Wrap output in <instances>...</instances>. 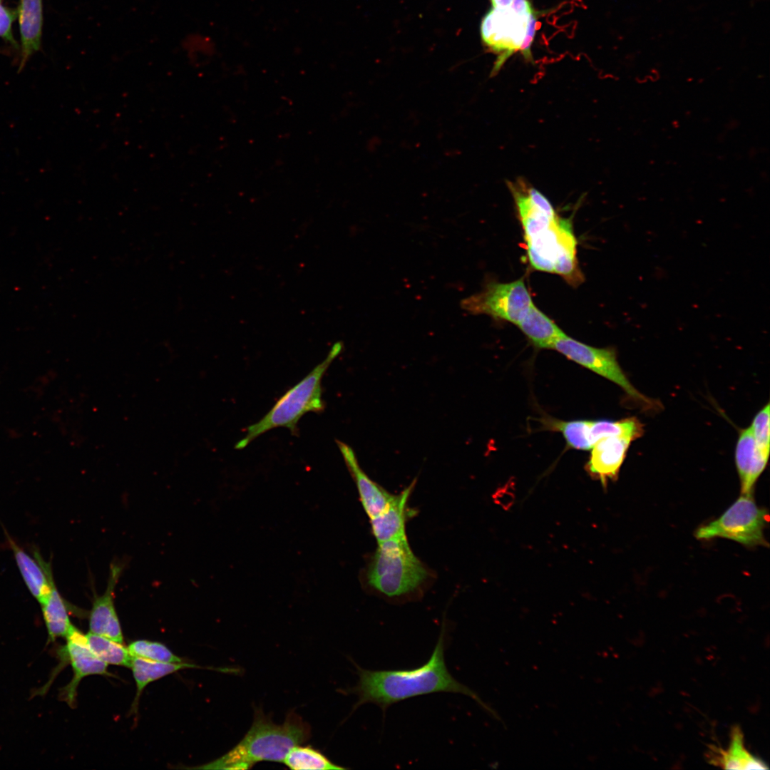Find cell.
Listing matches in <instances>:
<instances>
[{
	"instance_id": "1",
	"label": "cell",
	"mask_w": 770,
	"mask_h": 770,
	"mask_svg": "<svg viewBox=\"0 0 770 770\" xmlns=\"http://www.w3.org/2000/svg\"><path fill=\"white\" fill-rule=\"evenodd\" d=\"M512 195L530 266L559 274L572 284L581 282L577 240L570 219L560 217L549 200L533 187L516 189Z\"/></svg>"
},
{
	"instance_id": "2",
	"label": "cell",
	"mask_w": 770,
	"mask_h": 770,
	"mask_svg": "<svg viewBox=\"0 0 770 770\" xmlns=\"http://www.w3.org/2000/svg\"><path fill=\"white\" fill-rule=\"evenodd\" d=\"M446 641L443 626L429 660L416 669L374 671L356 665L358 682L346 690L358 697L354 709L373 703L384 712L391 704L409 698L436 692H451L470 697L498 719L497 714L476 692L457 681L448 672L444 657Z\"/></svg>"
},
{
	"instance_id": "3",
	"label": "cell",
	"mask_w": 770,
	"mask_h": 770,
	"mask_svg": "<svg viewBox=\"0 0 770 770\" xmlns=\"http://www.w3.org/2000/svg\"><path fill=\"white\" fill-rule=\"evenodd\" d=\"M310 736L309 725L295 712L287 714L284 722L277 724L261 709H255L250 729L235 746L221 757L195 768L247 769L260 761L283 762L294 746L304 743Z\"/></svg>"
},
{
	"instance_id": "4",
	"label": "cell",
	"mask_w": 770,
	"mask_h": 770,
	"mask_svg": "<svg viewBox=\"0 0 770 770\" xmlns=\"http://www.w3.org/2000/svg\"><path fill=\"white\" fill-rule=\"evenodd\" d=\"M342 349L341 342L334 343L321 363L288 389L260 421L247 427L245 436L236 443L235 448L242 449L260 435L278 427L287 428L292 434L297 436L298 422L305 414L322 412L325 403L322 399V380Z\"/></svg>"
},
{
	"instance_id": "5",
	"label": "cell",
	"mask_w": 770,
	"mask_h": 770,
	"mask_svg": "<svg viewBox=\"0 0 770 770\" xmlns=\"http://www.w3.org/2000/svg\"><path fill=\"white\" fill-rule=\"evenodd\" d=\"M427 576L426 569L412 552L406 535L378 543L366 578L379 592L396 597L416 590Z\"/></svg>"
},
{
	"instance_id": "6",
	"label": "cell",
	"mask_w": 770,
	"mask_h": 770,
	"mask_svg": "<svg viewBox=\"0 0 770 770\" xmlns=\"http://www.w3.org/2000/svg\"><path fill=\"white\" fill-rule=\"evenodd\" d=\"M768 521L766 510L757 505L753 493H741L718 518L697 528L695 537L723 538L747 547L768 546L764 536Z\"/></svg>"
},
{
	"instance_id": "7",
	"label": "cell",
	"mask_w": 770,
	"mask_h": 770,
	"mask_svg": "<svg viewBox=\"0 0 770 770\" xmlns=\"http://www.w3.org/2000/svg\"><path fill=\"white\" fill-rule=\"evenodd\" d=\"M533 302L524 280L490 282L478 293L463 299L461 308L473 314H486L517 325Z\"/></svg>"
},
{
	"instance_id": "8",
	"label": "cell",
	"mask_w": 770,
	"mask_h": 770,
	"mask_svg": "<svg viewBox=\"0 0 770 770\" xmlns=\"http://www.w3.org/2000/svg\"><path fill=\"white\" fill-rule=\"evenodd\" d=\"M531 14H518L508 7L493 8L485 15L481 24L482 41L498 54L493 72L496 73L509 56L520 51Z\"/></svg>"
},
{
	"instance_id": "9",
	"label": "cell",
	"mask_w": 770,
	"mask_h": 770,
	"mask_svg": "<svg viewBox=\"0 0 770 770\" xmlns=\"http://www.w3.org/2000/svg\"><path fill=\"white\" fill-rule=\"evenodd\" d=\"M552 349L617 384L631 397L651 404V400L641 394L630 384L620 366L613 349L593 347L567 335L557 340Z\"/></svg>"
},
{
	"instance_id": "10",
	"label": "cell",
	"mask_w": 770,
	"mask_h": 770,
	"mask_svg": "<svg viewBox=\"0 0 770 770\" xmlns=\"http://www.w3.org/2000/svg\"><path fill=\"white\" fill-rule=\"evenodd\" d=\"M66 644L61 654L66 656L73 670V677L63 690V696L69 704L74 702L81 680L87 676L108 674L107 664L99 659L90 650L86 635L73 625L66 637Z\"/></svg>"
},
{
	"instance_id": "11",
	"label": "cell",
	"mask_w": 770,
	"mask_h": 770,
	"mask_svg": "<svg viewBox=\"0 0 770 770\" xmlns=\"http://www.w3.org/2000/svg\"><path fill=\"white\" fill-rule=\"evenodd\" d=\"M121 571L120 565H111L106 591L100 596H95L89 615V632L120 643H123V637L115 608L114 594Z\"/></svg>"
},
{
	"instance_id": "12",
	"label": "cell",
	"mask_w": 770,
	"mask_h": 770,
	"mask_svg": "<svg viewBox=\"0 0 770 770\" xmlns=\"http://www.w3.org/2000/svg\"><path fill=\"white\" fill-rule=\"evenodd\" d=\"M628 436H608L598 440L591 448L587 472L606 486L617 478L631 442Z\"/></svg>"
},
{
	"instance_id": "13",
	"label": "cell",
	"mask_w": 770,
	"mask_h": 770,
	"mask_svg": "<svg viewBox=\"0 0 770 770\" xmlns=\"http://www.w3.org/2000/svg\"><path fill=\"white\" fill-rule=\"evenodd\" d=\"M344 461L351 474L364 510L369 518L381 513L393 499L392 495L372 481L360 467L354 450L346 443L337 441Z\"/></svg>"
},
{
	"instance_id": "14",
	"label": "cell",
	"mask_w": 770,
	"mask_h": 770,
	"mask_svg": "<svg viewBox=\"0 0 770 770\" xmlns=\"http://www.w3.org/2000/svg\"><path fill=\"white\" fill-rule=\"evenodd\" d=\"M6 538L27 588L42 604L48 597L54 583L51 564L46 562L38 551L34 552V559L19 546L9 535L6 534Z\"/></svg>"
},
{
	"instance_id": "15",
	"label": "cell",
	"mask_w": 770,
	"mask_h": 770,
	"mask_svg": "<svg viewBox=\"0 0 770 770\" xmlns=\"http://www.w3.org/2000/svg\"><path fill=\"white\" fill-rule=\"evenodd\" d=\"M769 456L758 448L750 427L742 429L735 451L741 493H753L754 486L767 464Z\"/></svg>"
},
{
	"instance_id": "16",
	"label": "cell",
	"mask_w": 770,
	"mask_h": 770,
	"mask_svg": "<svg viewBox=\"0 0 770 770\" xmlns=\"http://www.w3.org/2000/svg\"><path fill=\"white\" fill-rule=\"evenodd\" d=\"M415 481L399 494L394 495L386 508L370 519L372 533L378 543L406 535V504Z\"/></svg>"
},
{
	"instance_id": "17",
	"label": "cell",
	"mask_w": 770,
	"mask_h": 770,
	"mask_svg": "<svg viewBox=\"0 0 770 770\" xmlns=\"http://www.w3.org/2000/svg\"><path fill=\"white\" fill-rule=\"evenodd\" d=\"M17 15L21 41L20 72L31 56L40 48L43 24L42 0H21Z\"/></svg>"
},
{
	"instance_id": "18",
	"label": "cell",
	"mask_w": 770,
	"mask_h": 770,
	"mask_svg": "<svg viewBox=\"0 0 770 770\" xmlns=\"http://www.w3.org/2000/svg\"><path fill=\"white\" fill-rule=\"evenodd\" d=\"M710 762L727 769H766V764L754 756L746 749L742 732L734 727L731 732L728 749L724 750L713 746L710 751Z\"/></svg>"
},
{
	"instance_id": "19",
	"label": "cell",
	"mask_w": 770,
	"mask_h": 770,
	"mask_svg": "<svg viewBox=\"0 0 770 770\" xmlns=\"http://www.w3.org/2000/svg\"><path fill=\"white\" fill-rule=\"evenodd\" d=\"M516 326L538 348L552 349L557 340L566 335L534 304Z\"/></svg>"
},
{
	"instance_id": "20",
	"label": "cell",
	"mask_w": 770,
	"mask_h": 770,
	"mask_svg": "<svg viewBox=\"0 0 770 770\" xmlns=\"http://www.w3.org/2000/svg\"><path fill=\"white\" fill-rule=\"evenodd\" d=\"M41 605L48 640L54 641L58 637H66L73 625L69 619L66 605L55 582L48 597Z\"/></svg>"
},
{
	"instance_id": "21",
	"label": "cell",
	"mask_w": 770,
	"mask_h": 770,
	"mask_svg": "<svg viewBox=\"0 0 770 770\" xmlns=\"http://www.w3.org/2000/svg\"><path fill=\"white\" fill-rule=\"evenodd\" d=\"M194 667V664L185 662H162L133 656L130 668L137 687L136 699L149 683L182 669Z\"/></svg>"
},
{
	"instance_id": "22",
	"label": "cell",
	"mask_w": 770,
	"mask_h": 770,
	"mask_svg": "<svg viewBox=\"0 0 770 770\" xmlns=\"http://www.w3.org/2000/svg\"><path fill=\"white\" fill-rule=\"evenodd\" d=\"M643 432V425L636 418L631 417L617 421H590L588 435L592 447L598 440L605 437L623 436L635 440Z\"/></svg>"
},
{
	"instance_id": "23",
	"label": "cell",
	"mask_w": 770,
	"mask_h": 770,
	"mask_svg": "<svg viewBox=\"0 0 770 770\" xmlns=\"http://www.w3.org/2000/svg\"><path fill=\"white\" fill-rule=\"evenodd\" d=\"M86 637L91 651L99 659L107 664L130 667L133 656L123 643L91 632Z\"/></svg>"
},
{
	"instance_id": "24",
	"label": "cell",
	"mask_w": 770,
	"mask_h": 770,
	"mask_svg": "<svg viewBox=\"0 0 770 770\" xmlns=\"http://www.w3.org/2000/svg\"><path fill=\"white\" fill-rule=\"evenodd\" d=\"M283 763L291 769H345L337 765L318 750L310 746H294L287 754Z\"/></svg>"
},
{
	"instance_id": "25",
	"label": "cell",
	"mask_w": 770,
	"mask_h": 770,
	"mask_svg": "<svg viewBox=\"0 0 770 770\" xmlns=\"http://www.w3.org/2000/svg\"><path fill=\"white\" fill-rule=\"evenodd\" d=\"M548 422L549 428L563 433L569 446L579 450H589L592 448L588 435L590 421L552 420Z\"/></svg>"
},
{
	"instance_id": "26",
	"label": "cell",
	"mask_w": 770,
	"mask_h": 770,
	"mask_svg": "<svg viewBox=\"0 0 770 770\" xmlns=\"http://www.w3.org/2000/svg\"><path fill=\"white\" fill-rule=\"evenodd\" d=\"M128 649L133 657L162 662H182L180 657L174 654L166 646L160 642L139 640L131 642L128 646Z\"/></svg>"
},
{
	"instance_id": "27",
	"label": "cell",
	"mask_w": 770,
	"mask_h": 770,
	"mask_svg": "<svg viewBox=\"0 0 770 770\" xmlns=\"http://www.w3.org/2000/svg\"><path fill=\"white\" fill-rule=\"evenodd\" d=\"M769 412L768 403L756 414L749 426L758 448L768 456L770 446Z\"/></svg>"
},
{
	"instance_id": "28",
	"label": "cell",
	"mask_w": 770,
	"mask_h": 770,
	"mask_svg": "<svg viewBox=\"0 0 770 770\" xmlns=\"http://www.w3.org/2000/svg\"><path fill=\"white\" fill-rule=\"evenodd\" d=\"M16 14L0 4V37L10 42L16 47V43L11 32V25Z\"/></svg>"
},
{
	"instance_id": "29",
	"label": "cell",
	"mask_w": 770,
	"mask_h": 770,
	"mask_svg": "<svg viewBox=\"0 0 770 770\" xmlns=\"http://www.w3.org/2000/svg\"><path fill=\"white\" fill-rule=\"evenodd\" d=\"M536 29L537 19L535 15L533 13L529 18L525 36L520 49V51L526 59L532 58L530 47L535 37Z\"/></svg>"
},
{
	"instance_id": "30",
	"label": "cell",
	"mask_w": 770,
	"mask_h": 770,
	"mask_svg": "<svg viewBox=\"0 0 770 770\" xmlns=\"http://www.w3.org/2000/svg\"><path fill=\"white\" fill-rule=\"evenodd\" d=\"M510 8L521 14L530 15L533 13L529 0H514Z\"/></svg>"
},
{
	"instance_id": "31",
	"label": "cell",
	"mask_w": 770,
	"mask_h": 770,
	"mask_svg": "<svg viewBox=\"0 0 770 770\" xmlns=\"http://www.w3.org/2000/svg\"><path fill=\"white\" fill-rule=\"evenodd\" d=\"M514 0H491L493 8L506 9L510 7Z\"/></svg>"
},
{
	"instance_id": "32",
	"label": "cell",
	"mask_w": 770,
	"mask_h": 770,
	"mask_svg": "<svg viewBox=\"0 0 770 770\" xmlns=\"http://www.w3.org/2000/svg\"><path fill=\"white\" fill-rule=\"evenodd\" d=\"M1 1V0H0Z\"/></svg>"
}]
</instances>
